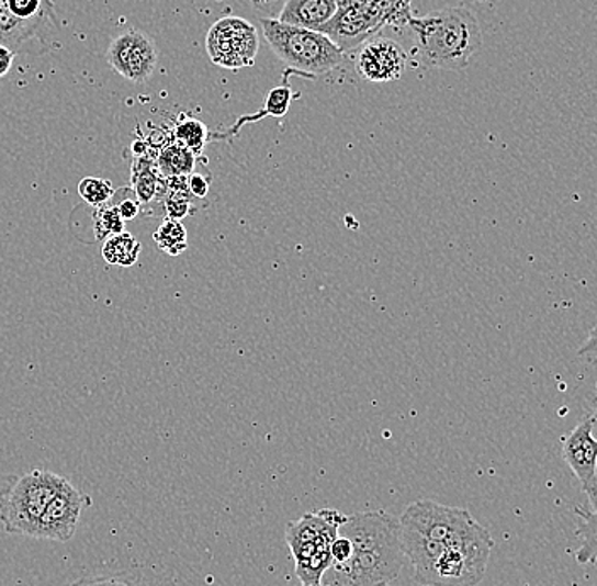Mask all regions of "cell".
Listing matches in <instances>:
<instances>
[{"label": "cell", "mask_w": 597, "mask_h": 586, "mask_svg": "<svg viewBox=\"0 0 597 586\" xmlns=\"http://www.w3.org/2000/svg\"><path fill=\"white\" fill-rule=\"evenodd\" d=\"M187 189L192 198L204 199L210 193L211 182L205 179L204 174L191 173L187 177Z\"/></svg>", "instance_id": "obj_26"}, {"label": "cell", "mask_w": 597, "mask_h": 586, "mask_svg": "<svg viewBox=\"0 0 597 586\" xmlns=\"http://www.w3.org/2000/svg\"><path fill=\"white\" fill-rule=\"evenodd\" d=\"M581 517V523L577 527V536L583 539V544L577 550V561L581 564L596 563L597 561V502L593 510L578 507L575 510Z\"/></svg>", "instance_id": "obj_18"}, {"label": "cell", "mask_w": 597, "mask_h": 586, "mask_svg": "<svg viewBox=\"0 0 597 586\" xmlns=\"http://www.w3.org/2000/svg\"><path fill=\"white\" fill-rule=\"evenodd\" d=\"M329 551H331L333 563H345L353 554V544H351L350 539L343 538V536H336Z\"/></svg>", "instance_id": "obj_25"}, {"label": "cell", "mask_w": 597, "mask_h": 586, "mask_svg": "<svg viewBox=\"0 0 597 586\" xmlns=\"http://www.w3.org/2000/svg\"><path fill=\"white\" fill-rule=\"evenodd\" d=\"M191 198L189 190H185V192H170V190H167L164 201L167 219L182 221L183 217L189 216L192 212Z\"/></svg>", "instance_id": "obj_24"}, {"label": "cell", "mask_w": 597, "mask_h": 586, "mask_svg": "<svg viewBox=\"0 0 597 586\" xmlns=\"http://www.w3.org/2000/svg\"><path fill=\"white\" fill-rule=\"evenodd\" d=\"M131 149H133V153H135V158H142V156H146L148 146H146L143 142H135L133 143V146H131Z\"/></svg>", "instance_id": "obj_31"}, {"label": "cell", "mask_w": 597, "mask_h": 586, "mask_svg": "<svg viewBox=\"0 0 597 586\" xmlns=\"http://www.w3.org/2000/svg\"><path fill=\"white\" fill-rule=\"evenodd\" d=\"M292 102V89L288 83V78H284L282 86L275 87V89L270 90L269 97H267L266 108L261 109L260 112L254 115H243L239 117L238 123L235 126L229 127L226 133L211 134V139H221V138H232L233 134L238 133L245 124L255 123V121H260L270 115V117H284L288 114L289 109H291Z\"/></svg>", "instance_id": "obj_15"}, {"label": "cell", "mask_w": 597, "mask_h": 586, "mask_svg": "<svg viewBox=\"0 0 597 586\" xmlns=\"http://www.w3.org/2000/svg\"><path fill=\"white\" fill-rule=\"evenodd\" d=\"M254 4H257L258 8L269 9L272 8L273 4H277V2H280V0H251Z\"/></svg>", "instance_id": "obj_32"}, {"label": "cell", "mask_w": 597, "mask_h": 586, "mask_svg": "<svg viewBox=\"0 0 597 586\" xmlns=\"http://www.w3.org/2000/svg\"><path fill=\"white\" fill-rule=\"evenodd\" d=\"M172 134L173 143L185 146L195 156L202 155L204 146L211 139V131L202 121L195 120V117H182L173 127Z\"/></svg>", "instance_id": "obj_19"}, {"label": "cell", "mask_w": 597, "mask_h": 586, "mask_svg": "<svg viewBox=\"0 0 597 586\" xmlns=\"http://www.w3.org/2000/svg\"><path fill=\"white\" fill-rule=\"evenodd\" d=\"M114 205H116L117 211H120L124 223H126V221L136 219L143 212L142 202L136 198V193L135 195H131V198L123 199V201L117 202V204Z\"/></svg>", "instance_id": "obj_27"}, {"label": "cell", "mask_w": 597, "mask_h": 586, "mask_svg": "<svg viewBox=\"0 0 597 586\" xmlns=\"http://www.w3.org/2000/svg\"><path fill=\"white\" fill-rule=\"evenodd\" d=\"M594 426L596 417L590 414L562 438V457L583 486L584 494L589 497L590 507L597 502V439L594 438Z\"/></svg>", "instance_id": "obj_12"}, {"label": "cell", "mask_w": 597, "mask_h": 586, "mask_svg": "<svg viewBox=\"0 0 597 586\" xmlns=\"http://www.w3.org/2000/svg\"><path fill=\"white\" fill-rule=\"evenodd\" d=\"M413 0H336L335 18L319 33L343 52L359 48L381 33L382 27L403 30L413 19Z\"/></svg>", "instance_id": "obj_2"}, {"label": "cell", "mask_w": 597, "mask_h": 586, "mask_svg": "<svg viewBox=\"0 0 597 586\" xmlns=\"http://www.w3.org/2000/svg\"><path fill=\"white\" fill-rule=\"evenodd\" d=\"M154 239L158 248L170 257H179L189 248V239H187V230L182 221H164V224L154 234Z\"/></svg>", "instance_id": "obj_21"}, {"label": "cell", "mask_w": 597, "mask_h": 586, "mask_svg": "<svg viewBox=\"0 0 597 586\" xmlns=\"http://www.w3.org/2000/svg\"><path fill=\"white\" fill-rule=\"evenodd\" d=\"M195 158L198 156L187 149L185 146L179 145V143H172V145L165 146L158 155L157 168L160 171L164 179H170V177H189L194 173Z\"/></svg>", "instance_id": "obj_17"}, {"label": "cell", "mask_w": 597, "mask_h": 586, "mask_svg": "<svg viewBox=\"0 0 597 586\" xmlns=\"http://www.w3.org/2000/svg\"><path fill=\"white\" fill-rule=\"evenodd\" d=\"M65 482L67 478L48 470H33L12 478L0 492V523L4 532L34 538L37 522Z\"/></svg>", "instance_id": "obj_4"}, {"label": "cell", "mask_w": 597, "mask_h": 586, "mask_svg": "<svg viewBox=\"0 0 597 586\" xmlns=\"http://www.w3.org/2000/svg\"><path fill=\"white\" fill-rule=\"evenodd\" d=\"M407 26L415 33L419 60L429 68L463 70L484 43L481 24L466 8H447L413 18Z\"/></svg>", "instance_id": "obj_1"}, {"label": "cell", "mask_w": 597, "mask_h": 586, "mask_svg": "<svg viewBox=\"0 0 597 586\" xmlns=\"http://www.w3.org/2000/svg\"><path fill=\"white\" fill-rule=\"evenodd\" d=\"M381 586H391V585H381Z\"/></svg>", "instance_id": "obj_35"}, {"label": "cell", "mask_w": 597, "mask_h": 586, "mask_svg": "<svg viewBox=\"0 0 597 586\" xmlns=\"http://www.w3.org/2000/svg\"><path fill=\"white\" fill-rule=\"evenodd\" d=\"M114 193H116V190L109 180L95 179V177H87V179L80 180L79 195L83 199V202L92 205V207L99 209L109 204L114 199Z\"/></svg>", "instance_id": "obj_23"}, {"label": "cell", "mask_w": 597, "mask_h": 586, "mask_svg": "<svg viewBox=\"0 0 597 586\" xmlns=\"http://www.w3.org/2000/svg\"><path fill=\"white\" fill-rule=\"evenodd\" d=\"M577 357L581 358V360L586 361V363H597V326H594L593 329H590L589 338H587V341L578 348Z\"/></svg>", "instance_id": "obj_28"}, {"label": "cell", "mask_w": 597, "mask_h": 586, "mask_svg": "<svg viewBox=\"0 0 597 586\" xmlns=\"http://www.w3.org/2000/svg\"><path fill=\"white\" fill-rule=\"evenodd\" d=\"M108 61L121 77L133 83L148 82L158 64L157 45L143 31L120 34L108 48Z\"/></svg>", "instance_id": "obj_8"}, {"label": "cell", "mask_w": 597, "mask_h": 586, "mask_svg": "<svg viewBox=\"0 0 597 586\" xmlns=\"http://www.w3.org/2000/svg\"><path fill=\"white\" fill-rule=\"evenodd\" d=\"M333 564L331 551L319 550L306 560L295 561V576L301 586H322L323 576Z\"/></svg>", "instance_id": "obj_20"}, {"label": "cell", "mask_w": 597, "mask_h": 586, "mask_svg": "<svg viewBox=\"0 0 597 586\" xmlns=\"http://www.w3.org/2000/svg\"><path fill=\"white\" fill-rule=\"evenodd\" d=\"M477 2H489V0H477Z\"/></svg>", "instance_id": "obj_34"}, {"label": "cell", "mask_w": 597, "mask_h": 586, "mask_svg": "<svg viewBox=\"0 0 597 586\" xmlns=\"http://www.w3.org/2000/svg\"><path fill=\"white\" fill-rule=\"evenodd\" d=\"M472 520L474 517L469 510L448 507L433 500H418L413 502L404 510L399 522L428 539L447 544V541H450L457 532L462 531L463 527L469 526Z\"/></svg>", "instance_id": "obj_11"}, {"label": "cell", "mask_w": 597, "mask_h": 586, "mask_svg": "<svg viewBox=\"0 0 597 586\" xmlns=\"http://www.w3.org/2000/svg\"><path fill=\"white\" fill-rule=\"evenodd\" d=\"M406 49L388 37L375 36L360 46L354 58V70L363 80L373 83H387L399 80L406 70Z\"/></svg>", "instance_id": "obj_13"}, {"label": "cell", "mask_w": 597, "mask_h": 586, "mask_svg": "<svg viewBox=\"0 0 597 586\" xmlns=\"http://www.w3.org/2000/svg\"><path fill=\"white\" fill-rule=\"evenodd\" d=\"M260 23L272 52L294 74L316 78L343 64V49L319 31L280 23L277 18H263Z\"/></svg>", "instance_id": "obj_3"}, {"label": "cell", "mask_w": 597, "mask_h": 586, "mask_svg": "<svg viewBox=\"0 0 597 586\" xmlns=\"http://www.w3.org/2000/svg\"><path fill=\"white\" fill-rule=\"evenodd\" d=\"M406 563L399 539L384 542L372 550L353 551L345 563H333L323 576V586H381L399 576Z\"/></svg>", "instance_id": "obj_5"}, {"label": "cell", "mask_w": 597, "mask_h": 586, "mask_svg": "<svg viewBox=\"0 0 597 586\" xmlns=\"http://www.w3.org/2000/svg\"><path fill=\"white\" fill-rule=\"evenodd\" d=\"M92 505L89 495L75 488L70 482H65L60 492L55 495L45 514L37 522L34 539H46V541L68 542L74 538L77 526L83 510Z\"/></svg>", "instance_id": "obj_9"}, {"label": "cell", "mask_w": 597, "mask_h": 586, "mask_svg": "<svg viewBox=\"0 0 597 586\" xmlns=\"http://www.w3.org/2000/svg\"><path fill=\"white\" fill-rule=\"evenodd\" d=\"M347 516L336 509L309 512L285 527V541L295 561L306 560L316 551L328 550Z\"/></svg>", "instance_id": "obj_10"}, {"label": "cell", "mask_w": 597, "mask_h": 586, "mask_svg": "<svg viewBox=\"0 0 597 586\" xmlns=\"http://www.w3.org/2000/svg\"><path fill=\"white\" fill-rule=\"evenodd\" d=\"M260 48V36L247 19L228 15L211 26L205 36V49L216 67L239 70L251 67Z\"/></svg>", "instance_id": "obj_7"}, {"label": "cell", "mask_w": 597, "mask_h": 586, "mask_svg": "<svg viewBox=\"0 0 597 586\" xmlns=\"http://www.w3.org/2000/svg\"><path fill=\"white\" fill-rule=\"evenodd\" d=\"M142 248V243L133 234L124 230V233L105 239L104 246H102V258L111 267L129 268L138 261Z\"/></svg>", "instance_id": "obj_16"}, {"label": "cell", "mask_w": 597, "mask_h": 586, "mask_svg": "<svg viewBox=\"0 0 597 586\" xmlns=\"http://www.w3.org/2000/svg\"><path fill=\"white\" fill-rule=\"evenodd\" d=\"M58 30L53 0H0V45L24 52L33 43L45 45Z\"/></svg>", "instance_id": "obj_6"}, {"label": "cell", "mask_w": 597, "mask_h": 586, "mask_svg": "<svg viewBox=\"0 0 597 586\" xmlns=\"http://www.w3.org/2000/svg\"><path fill=\"white\" fill-rule=\"evenodd\" d=\"M336 11V0H285L277 19L291 26L322 31L335 18Z\"/></svg>", "instance_id": "obj_14"}, {"label": "cell", "mask_w": 597, "mask_h": 586, "mask_svg": "<svg viewBox=\"0 0 597 586\" xmlns=\"http://www.w3.org/2000/svg\"><path fill=\"white\" fill-rule=\"evenodd\" d=\"M71 586H133L120 576H93V578H80L71 583Z\"/></svg>", "instance_id": "obj_29"}, {"label": "cell", "mask_w": 597, "mask_h": 586, "mask_svg": "<svg viewBox=\"0 0 597 586\" xmlns=\"http://www.w3.org/2000/svg\"><path fill=\"white\" fill-rule=\"evenodd\" d=\"M93 233H95L98 241H105V239L112 238L116 234L124 233V221L116 205L105 204L102 207L95 209V214H93Z\"/></svg>", "instance_id": "obj_22"}, {"label": "cell", "mask_w": 597, "mask_h": 586, "mask_svg": "<svg viewBox=\"0 0 597 586\" xmlns=\"http://www.w3.org/2000/svg\"><path fill=\"white\" fill-rule=\"evenodd\" d=\"M14 55V52L0 45V78L5 77V75L9 74V70H11Z\"/></svg>", "instance_id": "obj_30"}, {"label": "cell", "mask_w": 597, "mask_h": 586, "mask_svg": "<svg viewBox=\"0 0 597 586\" xmlns=\"http://www.w3.org/2000/svg\"><path fill=\"white\" fill-rule=\"evenodd\" d=\"M593 416L596 417L597 422V397L593 398Z\"/></svg>", "instance_id": "obj_33"}]
</instances>
